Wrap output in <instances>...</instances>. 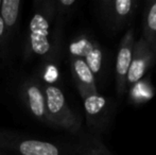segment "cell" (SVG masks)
<instances>
[{
	"instance_id": "6da1fadb",
	"label": "cell",
	"mask_w": 156,
	"mask_h": 155,
	"mask_svg": "<svg viewBox=\"0 0 156 155\" xmlns=\"http://www.w3.org/2000/svg\"><path fill=\"white\" fill-rule=\"evenodd\" d=\"M56 17L52 0L43 2V8L37 9L30 20L28 45L33 54L45 56L51 52V25Z\"/></svg>"
},
{
	"instance_id": "7a4b0ae2",
	"label": "cell",
	"mask_w": 156,
	"mask_h": 155,
	"mask_svg": "<svg viewBox=\"0 0 156 155\" xmlns=\"http://www.w3.org/2000/svg\"><path fill=\"white\" fill-rule=\"evenodd\" d=\"M44 90L49 124L72 133L78 132L81 126V120L69 107L62 89L54 85H44Z\"/></svg>"
},
{
	"instance_id": "3957f363",
	"label": "cell",
	"mask_w": 156,
	"mask_h": 155,
	"mask_svg": "<svg viewBox=\"0 0 156 155\" xmlns=\"http://www.w3.org/2000/svg\"><path fill=\"white\" fill-rule=\"evenodd\" d=\"M82 99L89 129L94 132H102L111 119V102L99 93H89Z\"/></svg>"
},
{
	"instance_id": "277c9868",
	"label": "cell",
	"mask_w": 156,
	"mask_h": 155,
	"mask_svg": "<svg viewBox=\"0 0 156 155\" xmlns=\"http://www.w3.org/2000/svg\"><path fill=\"white\" fill-rule=\"evenodd\" d=\"M69 53L81 58L93 73L99 76L102 71L103 52L98 41L86 35H80L72 41L69 46Z\"/></svg>"
},
{
	"instance_id": "5b68a950",
	"label": "cell",
	"mask_w": 156,
	"mask_h": 155,
	"mask_svg": "<svg viewBox=\"0 0 156 155\" xmlns=\"http://www.w3.org/2000/svg\"><path fill=\"white\" fill-rule=\"evenodd\" d=\"M135 34L134 30L129 29L122 36L120 41L119 50H118L117 60H116V68H115V83H116V91L118 96H122L126 90V78L129 72V65L132 62L133 56L134 45H135Z\"/></svg>"
},
{
	"instance_id": "8992f818",
	"label": "cell",
	"mask_w": 156,
	"mask_h": 155,
	"mask_svg": "<svg viewBox=\"0 0 156 155\" xmlns=\"http://www.w3.org/2000/svg\"><path fill=\"white\" fill-rule=\"evenodd\" d=\"M154 58L155 54L144 38L140 37L135 41L132 62L127 72L126 87L132 88L136 83L142 80L148 69L152 65Z\"/></svg>"
},
{
	"instance_id": "52a82bcc",
	"label": "cell",
	"mask_w": 156,
	"mask_h": 155,
	"mask_svg": "<svg viewBox=\"0 0 156 155\" xmlns=\"http://www.w3.org/2000/svg\"><path fill=\"white\" fill-rule=\"evenodd\" d=\"M137 4L135 0H104L101 2V11L107 25L113 30H119L131 20Z\"/></svg>"
},
{
	"instance_id": "ba28073f",
	"label": "cell",
	"mask_w": 156,
	"mask_h": 155,
	"mask_svg": "<svg viewBox=\"0 0 156 155\" xmlns=\"http://www.w3.org/2000/svg\"><path fill=\"white\" fill-rule=\"evenodd\" d=\"M23 98L28 111L31 113L33 117L49 123L44 85H41L39 81L36 79H29L23 83Z\"/></svg>"
},
{
	"instance_id": "9c48e42d",
	"label": "cell",
	"mask_w": 156,
	"mask_h": 155,
	"mask_svg": "<svg viewBox=\"0 0 156 155\" xmlns=\"http://www.w3.org/2000/svg\"><path fill=\"white\" fill-rule=\"evenodd\" d=\"M70 69L81 97L98 93L96 77L82 58L70 54Z\"/></svg>"
},
{
	"instance_id": "30bf717a",
	"label": "cell",
	"mask_w": 156,
	"mask_h": 155,
	"mask_svg": "<svg viewBox=\"0 0 156 155\" xmlns=\"http://www.w3.org/2000/svg\"><path fill=\"white\" fill-rule=\"evenodd\" d=\"M20 155H61V151L54 143L37 139H23L15 145Z\"/></svg>"
},
{
	"instance_id": "8fae6325",
	"label": "cell",
	"mask_w": 156,
	"mask_h": 155,
	"mask_svg": "<svg viewBox=\"0 0 156 155\" xmlns=\"http://www.w3.org/2000/svg\"><path fill=\"white\" fill-rule=\"evenodd\" d=\"M20 0H2L0 15L4 23V41H9L11 35L16 28V23L18 20L19 11H20Z\"/></svg>"
},
{
	"instance_id": "7c38bea8",
	"label": "cell",
	"mask_w": 156,
	"mask_h": 155,
	"mask_svg": "<svg viewBox=\"0 0 156 155\" xmlns=\"http://www.w3.org/2000/svg\"><path fill=\"white\" fill-rule=\"evenodd\" d=\"M142 38L156 55V1L148 2L144 13Z\"/></svg>"
},
{
	"instance_id": "4fadbf2b",
	"label": "cell",
	"mask_w": 156,
	"mask_h": 155,
	"mask_svg": "<svg viewBox=\"0 0 156 155\" xmlns=\"http://www.w3.org/2000/svg\"><path fill=\"white\" fill-rule=\"evenodd\" d=\"M81 145V155H112L108 149L94 136H86Z\"/></svg>"
},
{
	"instance_id": "5bb4252c",
	"label": "cell",
	"mask_w": 156,
	"mask_h": 155,
	"mask_svg": "<svg viewBox=\"0 0 156 155\" xmlns=\"http://www.w3.org/2000/svg\"><path fill=\"white\" fill-rule=\"evenodd\" d=\"M56 16L62 17L64 15L69 14V12L76 5V0H52Z\"/></svg>"
},
{
	"instance_id": "9a60e30c",
	"label": "cell",
	"mask_w": 156,
	"mask_h": 155,
	"mask_svg": "<svg viewBox=\"0 0 156 155\" xmlns=\"http://www.w3.org/2000/svg\"><path fill=\"white\" fill-rule=\"evenodd\" d=\"M4 33H5V30H4V23L2 20V17L0 15V44L4 41Z\"/></svg>"
},
{
	"instance_id": "2e32d148",
	"label": "cell",
	"mask_w": 156,
	"mask_h": 155,
	"mask_svg": "<svg viewBox=\"0 0 156 155\" xmlns=\"http://www.w3.org/2000/svg\"><path fill=\"white\" fill-rule=\"evenodd\" d=\"M1 1H2V0H0V8H1Z\"/></svg>"
}]
</instances>
